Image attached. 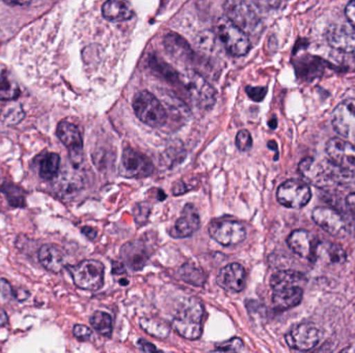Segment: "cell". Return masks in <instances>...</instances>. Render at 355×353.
Wrapping results in <instances>:
<instances>
[{"label": "cell", "mask_w": 355, "mask_h": 353, "mask_svg": "<svg viewBox=\"0 0 355 353\" xmlns=\"http://www.w3.org/2000/svg\"><path fill=\"white\" fill-rule=\"evenodd\" d=\"M138 346L140 350L145 352H158L157 348L155 346L152 345L149 342L143 341V340H139Z\"/></svg>", "instance_id": "45"}, {"label": "cell", "mask_w": 355, "mask_h": 353, "mask_svg": "<svg viewBox=\"0 0 355 353\" xmlns=\"http://www.w3.org/2000/svg\"><path fill=\"white\" fill-rule=\"evenodd\" d=\"M25 113L20 104H8L0 113V120L8 126H15L24 118Z\"/></svg>", "instance_id": "31"}, {"label": "cell", "mask_w": 355, "mask_h": 353, "mask_svg": "<svg viewBox=\"0 0 355 353\" xmlns=\"http://www.w3.org/2000/svg\"><path fill=\"white\" fill-rule=\"evenodd\" d=\"M12 296L16 298L18 302H24L27 298L30 296V292L25 288H17V289H12Z\"/></svg>", "instance_id": "44"}, {"label": "cell", "mask_w": 355, "mask_h": 353, "mask_svg": "<svg viewBox=\"0 0 355 353\" xmlns=\"http://www.w3.org/2000/svg\"><path fill=\"white\" fill-rule=\"evenodd\" d=\"M277 201L289 209H301L311 201V191L307 182L300 180H289L278 187Z\"/></svg>", "instance_id": "8"}, {"label": "cell", "mask_w": 355, "mask_h": 353, "mask_svg": "<svg viewBox=\"0 0 355 353\" xmlns=\"http://www.w3.org/2000/svg\"><path fill=\"white\" fill-rule=\"evenodd\" d=\"M179 276L183 281L190 285L201 287L205 284L206 276L201 269H197L191 263H185L178 271Z\"/></svg>", "instance_id": "28"}, {"label": "cell", "mask_w": 355, "mask_h": 353, "mask_svg": "<svg viewBox=\"0 0 355 353\" xmlns=\"http://www.w3.org/2000/svg\"><path fill=\"white\" fill-rule=\"evenodd\" d=\"M332 126L343 138L355 139V99L336 106L331 115Z\"/></svg>", "instance_id": "15"}, {"label": "cell", "mask_w": 355, "mask_h": 353, "mask_svg": "<svg viewBox=\"0 0 355 353\" xmlns=\"http://www.w3.org/2000/svg\"><path fill=\"white\" fill-rule=\"evenodd\" d=\"M276 126H277V122H276V120H272L271 122H269L270 128H275Z\"/></svg>", "instance_id": "52"}, {"label": "cell", "mask_w": 355, "mask_h": 353, "mask_svg": "<svg viewBox=\"0 0 355 353\" xmlns=\"http://www.w3.org/2000/svg\"><path fill=\"white\" fill-rule=\"evenodd\" d=\"M253 2L263 10H275L280 8L282 0H253Z\"/></svg>", "instance_id": "40"}, {"label": "cell", "mask_w": 355, "mask_h": 353, "mask_svg": "<svg viewBox=\"0 0 355 353\" xmlns=\"http://www.w3.org/2000/svg\"><path fill=\"white\" fill-rule=\"evenodd\" d=\"M330 163L346 173L355 175V146L340 138H331L325 146Z\"/></svg>", "instance_id": "10"}, {"label": "cell", "mask_w": 355, "mask_h": 353, "mask_svg": "<svg viewBox=\"0 0 355 353\" xmlns=\"http://www.w3.org/2000/svg\"><path fill=\"white\" fill-rule=\"evenodd\" d=\"M73 334L79 341H87V340L91 339L93 332L87 325H76L73 329Z\"/></svg>", "instance_id": "38"}, {"label": "cell", "mask_w": 355, "mask_h": 353, "mask_svg": "<svg viewBox=\"0 0 355 353\" xmlns=\"http://www.w3.org/2000/svg\"><path fill=\"white\" fill-rule=\"evenodd\" d=\"M296 73L300 78L304 79V80H313L324 73L323 59L316 57V56H303L297 61Z\"/></svg>", "instance_id": "24"}, {"label": "cell", "mask_w": 355, "mask_h": 353, "mask_svg": "<svg viewBox=\"0 0 355 353\" xmlns=\"http://www.w3.org/2000/svg\"><path fill=\"white\" fill-rule=\"evenodd\" d=\"M218 285L222 289L230 292H240L244 289L246 283V274L244 267L239 263H230L226 265L217 276Z\"/></svg>", "instance_id": "18"}, {"label": "cell", "mask_w": 355, "mask_h": 353, "mask_svg": "<svg viewBox=\"0 0 355 353\" xmlns=\"http://www.w3.org/2000/svg\"><path fill=\"white\" fill-rule=\"evenodd\" d=\"M73 282L80 289L95 292L104 283V265L97 260H84L76 265H66Z\"/></svg>", "instance_id": "7"}, {"label": "cell", "mask_w": 355, "mask_h": 353, "mask_svg": "<svg viewBox=\"0 0 355 353\" xmlns=\"http://www.w3.org/2000/svg\"><path fill=\"white\" fill-rule=\"evenodd\" d=\"M346 205L350 211L351 218H352V224L355 228V193H351L346 197Z\"/></svg>", "instance_id": "43"}, {"label": "cell", "mask_w": 355, "mask_h": 353, "mask_svg": "<svg viewBox=\"0 0 355 353\" xmlns=\"http://www.w3.org/2000/svg\"><path fill=\"white\" fill-rule=\"evenodd\" d=\"M8 323V316L3 309H0V327H4Z\"/></svg>", "instance_id": "50"}, {"label": "cell", "mask_w": 355, "mask_h": 353, "mask_svg": "<svg viewBox=\"0 0 355 353\" xmlns=\"http://www.w3.org/2000/svg\"><path fill=\"white\" fill-rule=\"evenodd\" d=\"M37 258L44 269L51 273H60L64 267V255L51 245H44L39 248Z\"/></svg>", "instance_id": "25"}, {"label": "cell", "mask_w": 355, "mask_h": 353, "mask_svg": "<svg viewBox=\"0 0 355 353\" xmlns=\"http://www.w3.org/2000/svg\"><path fill=\"white\" fill-rule=\"evenodd\" d=\"M140 325L143 331L147 332L149 335L160 339H165L170 333V327L166 323L156 319H141Z\"/></svg>", "instance_id": "30"}, {"label": "cell", "mask_w": 355, "mask_h": 353, "mask_svg": "<svg viewBox=\"0 0 355 353\" xmlns=\"http://www.w3.org/2000/svg\"><path fill=\"white\" fill-rule=\"evenodd\" d=\"M286 242H288L291 250L301 258L313 260L315 257V242H313V236L309 231L302 229L295 230L289 236Z\"/></svg>", "instance_id": "20"}, {"label": "cell", "mask_w": 355, "mask_h": 353, "mask_svg": "<svg viewBox=\"0 0 355 353\" xmlns=\"http://www.w3.org/2000/svg\"><path fill=\"white\" fill-rule=\"evenodd\" d=\"M203 307L197 298H188L178 308L172 327L181 337L197 340L203 332Z\"/></svg>", "instance_id": "2"}, {"label": "cell", "mask_w": 355, "mask_h": 353, "mask_svg": "<svg viewBox=\"0 0 355 353\" xmlns=\"http://www.w3.org/2000/svg\"><path fill=\"white\" fill-rule=\"evenodd\" d=\"M345 14H346L349 24L355 29V0H351V1L347 4Z\"/></svg>", "instance_id": "41"}, {"label": "cell", "mask_w": 355, "mask_h": 353, "mask_svg": "<svg viewBox=\"0 0 355 353\" xmlns=\"http://www.w3.org/2000/svg\"><path fill=\"white\" fill-rule=\"evenodd\" d=\"M199 225L201 220L197 209L192 204L185 205L180 218L176 222V225L170 231V236L176 238H189L197 231Z\"/></svg>", "instance_id": "19"}, {"label": "cell", "mask_w": 355, "mask_h": 353, "mask_svg": "<svg viewBox=\"0 0 355 353\" xmlns=\"http://www.w3.org/2000/svg\"><path fill=\"white\" fill-rule=\"evenodd\" d=\"M216 352H239L243 350V342L239 338H233L230 341L224 342L216 347Z\"/></svg>", "instance_id": "37"}, {"label": "cell", "mask_w": 355, "mask_h": 353, "mask_svg": "<svg viewBox=\"0 0 355 353\" xmlns=\"http://www.w3.org/2000/svg\"><path fill=\"white\" fill-rule=\"evenodd\" d=\"M81 232H82L87 238H89V240H95V238H97V231H95L93 228L87 227H87H82Z\"/></svg>", "instance_id": "46"}, {"label": "cell", "mask_w": 355, "mask_h": 353, "mask_svg": "<svg viewBox=\"0 0 355 353\" xmlns=\"http://www.w3.org/2000/svg\"><path fill=\"white\" fill-rule=\"evenodd\" d=\"M328 44L334 49L346 53H355V29L344 24H334L326 33Z\"/></svg>", "instance_id": "17"}, {"label": "cell", "mask_w": 355, "mask_h": 353, "mask_svg": "<svg viewBox=\"0 0 355 353\" xmlns=\"http://www.w3.org/2000/svg\"><path fill=\"white\" fill-rule=\"evenodd\" d=\"M266 93H267V89H266V87H246L247 95H248V97L255 102L263 101L264 97H265Z\"/></svg>", "instance_id": "39"}, {"label": "cell", "mask_w": 355, "mask_h": 353, "mask_svg": "<svg viewBox=\"0 0 355 353\" xmlns=\"http://www.w3.org/2000/svg\"><path fill=\"white\" fill-rule=\"evenodd\" d=\"M340 168L331 163L329 167L316 163L313 158H305L298 166V171L307 182L313 186L323 188L338 182V170Z\"/></svg>", "instance_id": "9"}, {"label": "cell", "mask_w": 355, "mask_h": 353, "mask_svg": "<svg viewBox=\"0 0 355 353\" xmlns=\"http://www.w3.org/2000/svg\"><path fill=\"white\" fill-rule=\"evenodd\" d=\"M268 147H270L271 149H274V151L277 149V147H276V143L274 142V141H270V142L268 143Z\"/></svg>", "instance_id": "51"}, {"label": "cell", "mask_w": 355, "mask_h": 353, "mask_svg": "<svg viewBox=\"0 0 355 353\" xmlns=\"http://www.w3.org/2000/svg\"><path fill=\"white\" fill-rule=\"evenodd\" d=\"M56 193L60 198H64L66 200V197L74 195L78 191L79 184L74 178H69L68 176L62 175L60 178V182L55 184Z\"/></svg>", "instance_id": "33"}, {"label": "cell", "mask_w": 355, "mask_h": 353, "mask_svg": "<svg viewBox=\"0 0 355 353\" xmlns=\"http://www.w3.org/2000/svg\"><path fill=\"white\" fill-rule=\"evenodd\" d=\"M120 256L133 271L143 269L149 258L147 248L141 240H133L125 245L120 250Z\"/></svg>", "instance_id": "21"}, {"label": "cell", "mask_w": 355, "mask_h": 353, "mask_svg": "<svg viewBox=\"0 0 355 353\" xmlns=\"http://www.w3.org/2000/svg\"><path fill=\"white\" fill-rule=\"evenodd\" d=\"M209 234L224 247L236 246L245 240L246 230L240 222L219 220L209 226Z\"/></svg>", "instance_id": "11"}, {"label": "cell", "mask_w": 355, "mask_h": 353, "mask_svg": "<svg viewBox=\"0 0 355 353\" xmlns=\"http://www.w3.org/2000/svg\"><path fill=\"white\" fill-rule=\"evenodd\" d=\"M0 294L4 298H10L12 296V287L10 282L6 279H0Z\"/></svg>", "instance_id": "42"}, {"label": "cell", "mask_w": 355, "mask_h": 353, "mask_svg": "<svg viewBox=\"0 0 355 353\" xmlns=\"http://www.w3.org/2000/svg\"><path fill=\"white\" fill-rule=\"evenodd\" d=\"M164 47L166 51L178 60H189L193 57V51L190 45L176 33H168L164 37Z\"/></svg>", "instance_id": "23"}, {"label": "cell", "mask_w": 355, "mask_h": 353, "mask_svg": "<svg viewBox=\"0 0 355 353\" xmlns=\"http://www.w3.org/2000/svg\"><path fill=\"white\" fill-rule=\"evenodd\" d=\"M313 221L330 236H342L346 233L347 225L342 216L330 207H320L311 213Z\"/></svg>", "instance_id": "16"}, {"label": "cell", "mask_w": 355, "mask_h": 353, "mask_svg": "<svg viewBox=\"0 0 355 353\" xmlns=\"http://www.w3.org/2000/svg\"><path fill=\"white\" fill-rule=\"evenodd\" d=\"M20 95L16 83L12 82L10 79L2 77L0 79V99L2 101H12Z\"/></svg>", "instance_id": "34"}, {"label": "cell", "mask_w": 355, "mask_h": 353, "mask_svg": "<svg viewBox=\"0 0 355 353\" xmlns=\"http://www.w3.org/2000/svg\"><path fill=\"white\" fill-rule=\"evenodd\" d=\"M137 117L152 128H160L167 120V113L159 99L149 91H140L133 99Z\"/></svg>", "instance_id": "6"}, {"label": "cell", "mask_w": 355, "mask_h": 353, "mask_svg": "<svg viewBox=\"0 0 355 353\" xmlns=\"http://www.w3.org/2000/svg\"><path fill=\"white\" fill-rule=\"evenodd\" d=\"M185 188H186V186H185L182 182H178V184L174 186V190H172V193H174V195H176V196L184 194V193L187 192V189Z\"/></svg>", "instance_id": "47"}, {"label": "cell", "mask_w": 355, "mask_h": 353, "mask_svg": "<svg viewBox=\"0 0 355 353\" xmlns=\"http://www.w3.org/2000/svg\"><path fill=\"white\" fill-rule=\"evenodd\" d=\"M149 64H151V68L155 72H157L160 76L163 77L165 80L172 83L179 82V73H176L172 66H168L163 60L153 56L149 60Z\"/></svg>", "instance_id": "32"}, {"label": "cell", "mask_w": 355, "mask_h": 353, "mask_svg": "<svg viewBox=\"0 0 355 353\" xmlns=\"http://www.w3.org/2000/svg\"><path fill=\"white\" fill-rule=\"evenodd\" d=\"M3 1L10 6H26L30 0H3Z\"/></svg>", "instance_id": "49"}, {"label": "cell", "mask_w": 355, "mask_h": 353, "mask_svg": "<svg viewBox=\"0 0 355 353\" xmlns=\"http://www.w3.org/2000/svg\"><path fill=\"white\" fill-rule=\"evenodd\" d=\"M153 164L149 158L131 147L122 151L120 173L129 178H143L151 175Z\"/></svg>", "instance_id": "14"}, {"label": "cell", "mask_w": 355, "mask_h": 353, "mask_svg": "<svg viewBox=\"0 0 355 353\" xmlns=\"http://www.w3.org/2000/svg\"><path fill=\"white\" fill-rule=\"evenodd\" d=\"M112 273L116 274V275H118V274H124L125 267L124 265H122V263H118V261L112 263Z\"/></svg>", "instance_id": "48"}, {"label": "cell", "mask_w": 355, "mask_h": 353, "mask_svg": "<svg viewBox=\"0 0 355 353\" xmlns=\"http://www.w3.org/2000/svg\"><path fill=\"white\" fill-rule=\"evenodd\" d=\"M56 135L68 149L71 163L74 167H79L83 161V141L79 128L64 120L58 124Z\"/></svg>", "instance_id": "13"}, {"label": "cell", "mask_w": 355, "mask_h": 353, "mask_svg": "<svg viewBox=\"0 0 355 353\" xmlns=\"http://www.w3.org/2000/svg\"><path fill=\"white\" fill-rule=\"evenodd\" d=\"M224 8L226 17L248 37L261 32V19L246 0H226Z\"/></svg>", "instance_id": "4"}, {"label": "cell", "mask_w": 355, "mask_h": 353, "mask_svg": "<svg viewBox=\"0 0 355 353\" xmlns=\"http://www.w3.org/2000/svg\"><path fill=\"white\" fill-rule=\"evenodd\" d=\"M60 157L55 153H46L39 157V175L42 180H52L57 178Z\"/></svg>", "instance_id": "26"}, {"label": "cell", "mask_w": 355, "mask_h": 353, "mask_svg": "<svg viewBox=\"0 0 355 353\" xmlns=\"http://www.w3.org/2000/svg\"><path fill=\"white\" fill-rule=\"evenodd\" d=\"M93 329H95L100 335L109 338L112 334V318L109 314L105 312L93 313L89 319Z\"/></svg>", "instance_id": "29"}, {"label": "cell", "mask_w": 355, "mask_h": 353, "mask_svg": "<svg viewBox=\"0 0 355 353\" xmlns=\"http://www.w3.org/2000/svg\"><path fill=\"white\" fill-rule=\"evenodd\" d=\"M326 255L331 263H344L347 260V254L338 245L327 244Z\"/></svg>", "instance_id": "35"}, {"label": "cell", "mask_w": 355, "mask_h": 353, "mask_svg": "<svg viewBox=\"0 0 355 353\" xmlns=\"http://www.w3.org/2000/svg\"><path fill=\"white\" fill-rule=\"evenodd\" d=\"M236 146L239 151H247L253 146V138L247 130L239 131L236 136Z\"/></svg>", "instance_id": "36"}, {"label": "cell", "mask_w": 355, "mask_h": 353, "mask_svg": "<svg viewBox=\"0 0 355 353\" xmlns=\"http://www.w3.org/2000/svg\"><path fill=\"white\" fill-rule=\"evenodd\" d=\"M307 279L304 274L296 271H280L270 279L272 292V305L277 312L298 306L302 300L303 286Z\"/></svg>", "instance_id": "1"}, {"label": "cell", "mask_w": 355, "mask_h": 353, "mask_svg": "<svg viewBox=\"0 0 355 353\" xmlns=\"http://www.w3.org/2000/svg\"><path fill=\"white\" fill-rule=\"evenodd\" d=\"M0 192L6 195V200L10 207H18V209L26 207L25 192L20 187L10 182H6L0 187Z\"/></svg>", "instance_id": "27"}, {"label": "cell", "mask_w": 355, "mask_h": 353, "mask_svg": "<svg viewBox=\"0 0 355 353\" xmlns=\"http://www.w3.org/2000/svg\"><path fill=\"white\" fill-rule=\"evenodd\" d=\"M216 29L220 41L230 55L241 57L248 53L251 47L248 35L240 27L234 24L228 17L218 19Z\"/></svg>", "instance_id": "5"}, {"label": "cell", "mask_w": 355, "mask_h": 353, "mask_svg": "<svg viewBox=\"0 0 355 353\" xmlns=\"http://www.w3.org/2000/svg\"><path fill=\"white\" fill-rule=\"evenodd\" d=\"M179 83L184 89L187 97L201 109H209L215 104V89L195 70H183L179 74Z\"/></svg>", "instance_id": "3"}, {"label": "cell", "mask_w": 355, "mask_h": 353, "mask_svg": "<svg viewBox=\"0 0 355 353\" xmlns=\"http://www.w3.org/2000/svg\"><path fill=\"white\" fill-rule=\"evenodd\" d=\"M102 14L106 20L122 22L132 18L134 12L128 0H106L102 6Z\"/></svg>", "instance_id": "22"}, {"label": "cell", "mask_w": 355, "mask_h": 353, "mask_svg": "<svg viewBox=\"0 0 355 353\" xmlns=\"http://www.w3.org/2000/svg\"><path fill=\"white\" fill-rule=\"evenodd\" d=\"M286 344L292 350L307 352L313 350L321 340V332L313 323H303L293 327L286 335Z\"/></svg>", "instance_id": "12"}]
</instances>
